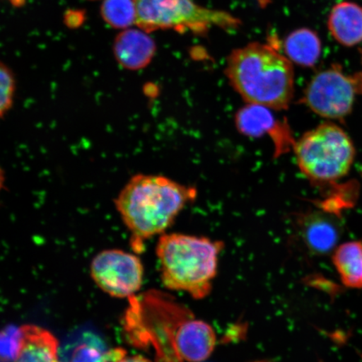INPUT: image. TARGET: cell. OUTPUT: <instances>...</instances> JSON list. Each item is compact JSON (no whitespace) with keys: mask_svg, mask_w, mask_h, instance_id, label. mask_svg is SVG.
I'll return each instance as SVG.
<instances>
[{"mask_svg":"<svg viewBox=\"0 0 362 362\" xmlns=\"http://www.w3.org/2000/svg\"><path fill=\"white\" fill-rule=\"evenodd\" d=\"M197 196L196 188L165 176H133L115 199V206L132 235L134 250L141 252L144 240L164 234Z\"/></svg>","mask_w":362,"mask_h":362,"instance_id":"obj_1","label":"cell"},{"mask_svg":"<svg viewBox=\"0 0 362 362\" xmlns=\"http://www.w3.org/2000/svg\"><path fill=\"white\" fill-rule=\"evenodd\" d=\"M225 72L230 85L247 103L284 110L292 101L293 66L270 45L255 42L234 49Z\"/></svg>","mask_w":362,"mask_h":362,"instance_id":"obj_2","label":"cell"},{"mask_svg":"<svg viewBox=\"0 0 362 362\" xmlns=\"http://www.w3.org/2000/svg\"><path fill=\"white\" fill-rule=\"evenodd\" d=\"M224 243L183 233L160 235L156 246L163 284L202 300L211 291Z\"/></svg>","mask_w":362,"mask_h":362,"instance_id":"obj_3","label":"cell"},{"mask_svg":"<svg viewBox=\"0 0 362 362\" xmlns=\"http://www.w3.org/2000/svg\"><path fill=\"white\" fill-rule=\"evenodd\" d=\"M124 329L131 344L153 349L157 362H179L175 341L181 325L192 315L167 294L151 291L131 296Z\"/></svg>","mask_w":362,"mask_h":362,"instance_id":"obj_4","label":"cell"},{"mask_svg":"<svg viewBox=\"0 0 362 362\" xmlns=\"http://www.w3.org/2000/svg\"><path fill=\"white\" fill-rule=\"evenodd\" d=\"M298 169L315 184H327L344 177L356 156L350 136L341 127L325 122L308 131L294 143Z\"/></svg>","mask_w":362,"mask_h":362,"instance_id":"obj_5","label":"cell"},{"mask_svg":"<svg viewBox=\"0 0 362 362\" xmlns=\"http://www.w3.org/2000/svg\"><path fill=\"white\" fill-rule=\"evenodd\" d=\"M136 25L146 33L172 29L206 34L214 27L235 30L241 21L229 13L198 6L192 0H134Z\"/></svg>","mask_w":362,"mask_h":362,"instance_id":"obj_6","label":"cell"},{"mask_svg":"<svg viewBox=\"0 0 362 362\" xmlns=\"http://www.w3.org/2000/svg\"><path fill=\"white\" fill-rule=\"evenodd\" d=\"M361 94V72L348 75L341 66L333 65L312 78L302 102L324 119H342L350 115Z\"/></svg>","mask_w":362,"mask_h":362,"instance_id":"obj_7","label":"cell"},{"mask_svg":"<svg viewBox=\"0 0 362 362\" xmlns=\"http://www.w3.org/2000/svg\"><path fill=\"white\" fill-rule=\"evenodd\" d=\"M90 274L98 286L112 297L129 298L141 287V261L129 252L110 249L94 257Z\"/></svg>","mask_w":362,"mask_h":362,"instance_id":"obj_8","label":"cell"},{"mask_svg":"<svg viewBox=\"0 0 362 362\" xmlns=\"http://www.w3.org/2000/svg\"><path fill=\"white\" fill-rule=\"evenodd\" d=\"M235 124L239 132L247 137L259 138L270 134L274 140L277 155L294 146L288 125L276 119L269 107L247 103L236 113Z\"/></svg>","mask_w":362,"mask_h":362,"instance_id":"obj_9","label":"cell"},{"mask_svg":"<svg viewBox=\"0 0 362 362\" xmlns=\"http://www.w3.org/2000/svg\"><path fill=\"white\" fill-rule=\"evenodd\" d=\"M216 343V333L211 325L189 317L176 337V358L179 362H202L214 352Z\"/></svg>","mask_w":362,"mask_h":362,"instance_id":"obj_10","label":"cell"},{"mask_svg":"<svg viewBox=\"0 0 362 362\" xmlns=\"http://www.w3.org/2000/svg\"><path fill=\"white\" fill-rule=\"evenodd\" d=\"M303 241L315 255H324L337 248L339 229L336 220L328 214L311 211L298 220Z\"/></svg>","mask_w":362,"mask_h":362,"instance_id":"obj_11","label":"cell"},{"mask_svg":"<svg viewBox=\"0 0 362 362\" xmlns=\"http://www.w3.org/2000/svg\"><path fill=\"white\" fill-rule=\"evenodd\" d=\"M156 44L149 36L138 30H127L117 35L115 57L122 66L130 70L146 67L156 53Z\"/></svg>","mask_w":362,"mask_h":362,"instance_id":"obj_12","label":"cell"},{"mask_svg":"<svg viewBox=\"0 0 362 362\" xmlns=\"http://www.w3.org/2000/svg\"><path fill=\"white\" fill-rule=\"evenodd\" d=\"M328 27L334 40L351 47L362 42V7L352 2H341L330 11Z\"/></svg>","mask_w":362,"mask_h":362,"instance_id":"obj_13","label":"cell"},{"mask_svg":"<svg viewBox=\"0 0 362 362\" xmlns=\"http://www.w3.org/2000/svg\"><path fill=\"white\" fill-rule=\"evenodd\" d=\"M22 346L15 362H62L59 359L57 339L37 325H23Z\"/></svg>","mask_w":362,"mask_h":362,"instance_id":"obj_14","label":"cell"},{"mask_svg":"<svg viewBox=\"0 0 362 362\" xmlns=\"http://www.w3.org/2000/svg\"><path fill=\"white\" fill-rule=\"evenodd\" d=\"M321 49L318 35L310 29L294 30L285 39L284 52L288 60L302 66H314L321 56Z\"/></svg>","mask_w":362,"mask_h":362,"instance_id":"obj_15","label":"cell"},{"mask_svg":"<svg viewBox=\"0 0 362 362\" xmlns=\"http://www.w3.org/2000/svg\"><path fill=\"white\" fill-rule=\"evenodd\" d=\"M332 260L345 286L362 288L361 242H348L338 246L334 249Z\"/></svg>","mask_w":362,"mask_h":362,"instance_id":"obj_16","label":"cell"},{"mask_svg":"<svg viewBox=\"0 0 362 362\" xmlns=\"http://www.w3.org/2000/svg\"><path fill=\"white\" fill-rule=\"evenodd\" d=\"M127 351L122 348L107 350L100 339L86 334L74 344L67 357L62 362H119Z\"/></svg>","mask_w":362,"mask_h":362,"instance_id":"obj_17","label":"cell"},{"mask_svg":"<svg viewBox=\"0 0 362 362\" xmlns=\"http://www.w3.org/2000/svg\"><path fill=\"white\" fill-rule=\"evenodd\" d=\"M101 11L103 19L115 28H126L136 23L134 0H104Z\"/></svg>","mask_w":362,"mask_h":362,"instance_id":"obj_18","label":"cell"},{"mask_svg":"<svg viewBox=\"0 0 362 362\" xmlns=\"http://www.w3.org/2000/svg\"><path fill=\"white\" fill-rule=\"evenodd\" d=\"M21 328L8 325L0 337V356L3 362H15L22 346Z\"/></svg>","mask_w":362,"mask_h":362,"instance_id":"obj_19","label":"cell"},{"mask_svg":"<svg viewBox=\"0 0 362 362\" xmlns=\"http://www.w3.org/2000/svg\"><path fill=\"white\" fill-rule=\"evenodd\" d=\"M0 85H1V98H0V113L1 117L10 111L13 105V93H15V79L10 68L1 64L0 67Z\"/></svg>","mask_w":362,"mask_h":362,"instance_id":"obj_20","label":"cell"},{"mask_svg":"<svg viewBox=\"0 0 362 362\" xmlns=\"http://www.w3.org/2000/svg\"><path fill=\"white\" fill-rule=\"evenodd\" d=\"M119 362H151V361L144 358V357L140 356H125L124 359H122Z\"/></svg>","mask_w":362,"mask_h":362,"instance_id":"obj_21","label":"cell"}]
</instances>
